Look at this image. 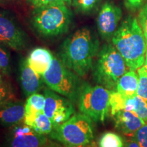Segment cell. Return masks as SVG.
Segmentation results:
<instances>
[{
	"label": "cell",
	"mask_w": 147,
	"mask_h": 147,
	"mask_svg": "<svg viewBox=\"0 0 147 147\" xmlns=\"http://www.w3.org/2000/svg\"><path fill=\"white\" fill-rule=\"evenodd\" d=\"M15 0H0V5H6L13 3Z\"/></svg>",
	"instance_id": "d6a6232c"
},
{
	"label": "cell",
	"mask_w": 147,
	"mask_h": 147,
	"mask_svg": "<svg viewBox=\"0 0 147 147\" xmlns=\"http://www.w3.org/2000/svg\"><path fill=\"white\" fill-rule=\"evenodd\" d=\"M63 147H97L94 141L85 145H64Z\"/></svg>",
	"instance_id": "4dcf8cb0"
},
{
	"label": "cell",
	"mask_w": 147,
	"mask_h": 147,
	"mask_svg": "<svg viewBox=\"0 0 147 147\" xmlns=\"http://www.w3.org/2000/svg\"><path fill=\"white\" fill-rule=\"evenodd\" d=\"M115 127L128 137H134L136 131L145 125V122L131 112L121 110L113 116Z\"/></svg>",
	"instance_id": "4fadbf2b"
},
{
	"label": "cell",
	"mask_w": 147,
	"mask_h": 147,
	"mask_svg": "<svg viewBox=\"0 0 147 147\" xmlns=\"http://www.w3.org/2000/svg\"><path fill=\"white\" fill-rule=\"evenodd\" d=\"M137 18L147 43V1L141 7Z\"/></svg>",
	"instance_id": "484cf974"
},
{
	"label": "cell",
	"mask_w": 147,
	"mask_h": 147,
	"mask_svg": "<svg viewBox=\"0 0 147 147\" xmlns=\"http://www.w3.org/2000/svg\"><path fill=\"white\" fill-rule=\"evenodd\" d=\"M137 70L139 79L137 95L147 102V69L143 65Z\"/></svg>",
	"instance_id": "603a6c76"
},
{
	"label": "cell",
	"mask_w": 147,
	"mask_h": 147,
	"mask_svg": "<svg viewBox=\"0 0 147 147\" xmlns=\"http://www.w3.org/2000/svg\"><path fill=\"white\" fill-rule=\"evenodd\" d=\"M51 139L64 145H85L94 138L92 120L82 113H75L63 124L53 129Z\"/></svg>",
	"instance_id": "8992f818"
},
{
	"label": "cell",
	"mask_w": 147,
	"mask_h": 147,
	"mask_svg": "<svg viewBox=\"0 0 147 147\" xmlns=\"http://www.w3.org/2000/svg\"><path fill=\"white\" fill-rule=\"evenodd\" d=\"M42 147H63V146H62L61 145H60L59 144H58V143L49 140L47 144L44 145Z\"/></svg>",
	"instance_id": "1f68e13d"
},
{
	"label": "cell",
	"mask_w": 147,
	"mask_h": 147,
	"mask_svg": "<svg viewBox=\"0 0 147 147\" xmlns=\"http://www.w3.org/2000/svg\"><path fill=\"white\" fill-rule=\"evenodd\" d=\"M100 0H71V5L80 14H89L96 8Z\"/></svg>",
	"instance_id": "7402d4cb"
},
{
	"label": "cell",
	"mask_w": 147,
	"mask_h": 147,
	"mask_svg": "<svg viewBox=\"0 0 147 147\" xmlns=\"http://www.w3.org/2000/svg\"><path fill=\"white\" fill-rule=\"evenodd\" d=\"M53 56L54 55L49 49L37 47L29 53L26 59L31 68L42 76L49 68Z\"/></svg>",
	"instance_id": "9a60e30c"
},
{
	"label": "cell",
	"mask_w": 147,
	"mask_h": 147,
	"mask_svg": "<svg viewBox=\"0 0 147 147\" xmlns=\"http://www.w3.org/2000/svg\"><path fill=\"white\" fill-rule=\"evenodd\" d=\"M3 82V80H2V73L1 72V71H0V84Z\"/></svg>",
	"instance_id": "e575fe53"
},
{
	"label": "cell",
	"mask_w": 147,
	"mask_h": 147,
	"mask_svg": "<svg viewBox=\"0 0 147 147\" xmlns=\"http://www.w3.org/2000/svg\"><path fill=\"white\" fill-rule=\"evenodd\" d=\"M125 110L131 112L147 123V102L138 95L127 100Z\"/></svg>",
	"instance_id": "ac0fdd59"
},
{
	"label": "cell",
	"mask_w": 147,
	"mask_h": 147,
	"mask_svg": "<svg viewBox=\"0 0 147 147\" xmlns=\"http://www.w3.org/2000/svg\"><path fill=\"white\" fill-rule=\"evenodd\" d=\"M120 7L110 1H106L101 7L97 18V30L101 38L106 41L112 40L122 18Z\"/></svg>",
	"instance_id": "8fae6325"
},
{
	"label": "cell",
	"mask_w": 147,
	"mask_h": 147,
	"mask_svg": "<svg viewBox=\"0 0 147 147\" xmlns=\"http://www.w3.org/2000/svg\"><path fill=\"white\" fill-rule=\"evenodd\" d=\"M43 94L45 97L43 112L52 121L54 127L66 122L75 114L74 103L67 97L57 94L49 88L44 89Z\"/></svg>",
	"instance_id": "9c48e42d"
},
{
	"label": "cell",
	"mask_w": 147,
	"mask_h": 147,
	"mask_svg": "<svg viewBox=\"0 0 147 147\" xmlns=\"http://www.w3.org/2000/svg\"><path fill=\"white\" fill-rule=\"evenodd\" d=\"M0 71L3 75H10L12 71L10 54L2 45H0Z\"/></svg>",
	"instance_id": "d4e9b609"
},
{
	"label": "cell",
	"mask_w": 147,
	"mask_h": 147,
	"mask_svg": "<svg viewBox=\"0 0 147 147\" xmlns=\"http://www.w3.org/2000/svg\"><path fill=\"white\" fill-rule=\"evenodd\" d=\"M78 75L65 66L58 55H54L49 68L42 76L48 88L76 103L82 82Z\"/></svg>",
	"instance_id": "5b68a950"
},
{
	"label": "cell",
	"mask_w": 147,
	"mask_h": 147,
	"mask_svg": "<svg viewBox=\"0 0 147 147\" xmlns=\"http://www.w3.org/2000/svg\"><path fill=\"white\" fill-rule=\"evenodd\" d=\"M99 48L100 42L97 37L89 29L84 27L65 38L57 55L65 66L82 77L93 67Z\"/></svg>",
	"instance_id": "6da1fadb"
},
{
	"label": "cell",
	"mask_w": 147,
	"mask_h": 147,
	"mask_svg": "<svg viewBox=\"0 0 147 147\" xmlns=\"http://www.w3.org/2000/svg\"><path fill=\"white\" fill-rule=\"evenodd\" d=\"M145 0H124L125 7L130 10H136L144 4Z\"/></svg>",
	"instance_id": "f1b7e54d"
},
{
	"label": "cell",
	"mask_w": 147,
	"mask_h": 147,
	"mask_svg": "<svg viewBox=\"0 0 147 147\" xmlns=\"http://www.w3.org/2000/svg\"><path fill=\"white\" fill-rule=\"evenodd\" d=\"M140 147H147V123L141 127L134 135Z\"/></svg>",
	"instance_id": "83f0119b"
},
{
	"label": "cell",
	"mask_w": 147,
	"mask_h": 147,
	"mask_svg": "<svg viewBox=\"0 0 147 147\" xmlns=\"http://www.w3.org/2000/svg\"><path fill=\"white\" fill-rule=\"evenodd\" d=\"M25 114V104L20 101H13L0 109V125L11 127L22 123Z\"/></svg>",
	"instance_id": "5bb4252c"
},
{
	"label": "cell",
	"mask_w": 147,
	"mask_h": 147,
	"mask_svg": "<svg viewBox=\"0 0 147 147\" xmlns=\"http://www.w3.org/2000/svg\"><path fill=\"white\" fill-rule=\"evenodd\" d=\"M34 129L35 131L41 135H49L54 129L52 121L47 115L41 112L37 115L34 123L31 127Z\"/></svg>",
	"instance_id": "d6986e66"
},
{
	"label": "cell",
	"mask_w": 147,
	"mask_h": 147,
	"mask_svg": "<svg viewBox=\"0 0 147 147\" xmlns=\"http://www.w3.org/2000/svg\"><path fill=\"white\" fill-rule=\"evenodd\" d=\"M49 141L46 136L35 131L25 123L11 127L6 137V147H42Z\"/></svg>",
	"instance_id": "30bf717a"
},
{
	"label": "cell",
	"mask_w": 147,
	"mask_h": 147,
	"mask_svg": "<svg viewBox=\"0 0 147 147\" xmlns=\"http://www.w3.org/2000/svg\"><path fill=\"white\" fill-rule=\"evenodd\" d=\"M34 8L44 6V5L56 4V3H65L70 5L71 0H27Z\"/></svg>",
	"instance_id": "4316f807"
},
{
	"label": "cell",
	"mask_w": 147,
	"mask_h": 147,
	"mask_svg": "<svg viewBox=\"0 0 147 147\" xmlns=\"http://www.w3.org/2000/svg\"><path fill=\"white\" fill-rule=\"evenodd\" d=\"M138 80V75L135 71L129 70L119 79L116 90L127 99L131 98L137 95Z\"/></svg>",
	"instance_id": "e0dca14e"
},
{
	"label": "cell",
	"mask_w": 147,
	"mask_h": 147,
	"mask_svg": "<svg viewBox=\"0 0 147 147\" xmlns=\"http://www.w3.org/2000/svg\"><path fill=\"white\" fill-rule=\"evenodd\" d=\"M45 104V97L44 94L36 93L29 95L25 102V114L23 123L32 126L36 116L44 111Z\"/></svg>",
	"instance_id": "2e32d148"
},
{
	"label": "cell",
	"mask_w": 147,
	"mask_h": 147,
	"mask_svg": "<svg viewBox=\"0 0 147 147\" xmlns=\"http://www.w3.org/2000/svg\"><path fill=\"white\" fill-rule=\"evenodd\" d=\"M68 5L56 3L34 8L31 23L37 34L43 38H53L68 32L73 21Z\"/></svg>",
	"instance_id": "3957f363"
},
{
	"label": "cell",
	"mask_w": 147,
	"mask_h": 147,
	"mask_svg": "<svg viewBox=\"0 0 147 147\" xmlns=\"http://www.w3.org/2000/svg\"><path fill=\"white\" fill-rule=\"evenodd\" d=\"M127 66L124 59L113 44H106L99 51L93 65V75L99 85L110 91L116 90L117 82L125 73Z\"/></svg>",
	"instance_id": "277c9868"
},
{
	"label": "cell",
	"mask_w": 147,
	"mask_h": 147,
	"mask_svg": "<svg viewBox=\"0 0 147 147\" xmlns=\"http://www.w3.org/2000/svg\"><path fill=\"white\" fill-rule=\"evenodd\" d=\"M28 38L15 18L7 10L0 9V45L21 51L27 47Z\"/></svg>",
	"instance_id": "ba28073f"
},
{
	"label": "cell",
	"mask_w": 147,
	"mask_h": 147,
	"mask_svg": "<svg viewBox=\"0 0 147 147\" xmlns=\"http://www.w3.org/2000/svg\"><path fill=\"white\" fill-rule=\"evenodd\" d=\"M144 66L146 67V69H147V49H146V56H145V61H144Z\"/></svg>",
	"instance_id": "836d02e7"
},
{
	"label": "cell",
	"mask_w": 147,
	"mask_h": 147,
	"mask_svg": "<svg viewBox=\"0 0 147 147\" xmlns=\"http://www.w3.org/2000/svg\"><path fill=\"white\" fill-rule=\"evenodd\" d=\"M123 138L113 131H106L99 140V147H123Z\"/></svg>",
	"instance_id": "44dd1931"
},
{
	"label": "cell",
	"mask_w": 147,
	"mask_h": 147,
	"mask_svg": "<svg viewBox=\"0 0 147 147\" xmlns=\"http://www.w3.org/2000/svg\"><path fill=\"white\" fill-rule=\"evenodd\" d=\"M112 43L124 59L129 70L144 65L147 43L138 18L129 16L112 38Z\"/></svg>",
	"instance_id": "7a4b0ae2"
},
{
	"label": "cell",
	"mask_w": 147,
	"mask_h": 147,
	"mask_svg": "<svg viewBox=\"0 0 147 147\" xmlns=\"http://www.w3.org/2000/svg\"><path fill=\"white\" fill-rule=\"evenodd\" d=\"M110 91L101 85L82 82L76 103L80 113L95 122L104 123L110 110Z\"/></svg>",
	"instance_id": "52a82bcc"
},
{
	"label": "cell",
	"mask_w": 147,
	"mask_h": 147,
	"mask_svg": "<svg viewBox=\"0 0 147 147\" xmlns=\"http://www.w3.org/2000/svg\"><path fill=\"white\" fill-rule=\"evenodd\" d=\"M15 100V95L10 84L2 82L0 84V109Z\"/></svg>",
	"instance_id": "cb8c5ba5"
},
{
	"label": "cell",
	"mask_w": 147,
	"mask_h": 147,
	"mask_svg": "<svg viewBox=\"0 0 147 147\" xmlns=\"http://www.w3.org/2000/svg\"><path fill=\"white\" fill-rule=\"evenodd\" d=\"M19 78L21 86L25 96L38 93L43 87L42 76L34 71L23 59L19 63Z\"/></svg>",
	"instance_id": "7c38bea8"
},
{
	"label": "cell",
	"mask_w": 147,
	"mask_h": 147,
	"mask_svg": "<svg viewBox=\"0 0 147 147\" xmlns=\"http://www.w3.org/2000/svg\"><path fill=\"white\" fill-rule=\"evenodd\" d=\"M131 138L125 141L123 147H140L138 141L134 137H130Z\"/></svg>",
	"instance_id": "f546056e"
},
{
	"label": "cell",
	"mask_w": 147,
	"mask_h": 147,
	"mask_svg": "<svg viewBox=\"0 0 147 147\" xmlns=\"http://www.w3.org/2000/svg\"><path fill=\"white\" fill-rule=\"evenodd\" d=\"M127 99L123 96L117 90L110 91V111L111 115L115 116L118 112L125 110Z\"/></svg>",
	"instance_id": "ffe728a7"
}]
</instances>
